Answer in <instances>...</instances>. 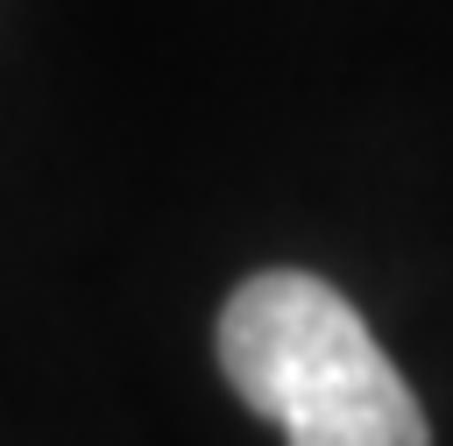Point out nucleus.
Returning a JSON list of instances; mask_svg holds the SVG:
<instances>
[{"label": "nucleus", "instance_id": "1", "mask_svg": "<svg viewBox=\"0 0 453 446\" xmlns=\"http://www.w3.org/2000/svg\"><path fill=\"white\" fill-rule=\"evenodd\" d=\"M219 368L234 396L283 425L290 446H432L425 411L361 311L304 276H248L219 311Z\"/></svg>", "mask_w": 453, "mask_h": 446}]
</instances>
